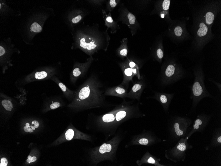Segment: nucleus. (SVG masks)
<instances>
[{
    "label": "nucleus",
    "mask_w": 221,
    "mask_h": 166,
    "mask_svg": "<svg viewBox=\"0 0 221 166\" xmlns=\"http://www.w3.org/2000/svg\"><path fill=\"white\" fill-rule=\"evenodd\" d=\"M185 28L182 25H178L176 26L174 29V33L177 38H182L184 37L185 31Z\"/></svg>",
    "instance_id": "6ab92c4d"
},
{
    "label": "nucleus",
    "mask_w": 221,
    "mask_h": 166,
    "mask_svg": "<svg viewBox=\"0 0 221 166\" xmlns=\"http://www.w3.org/2000/svg\"><path fill=\"white\" fill-rule=\"evenodd\" d=\"M1 103L2 107L7 111L11 112L13 109V104L10 100L4 99L2 100Z\"/></svg>",
    "instance_id": "aec40b11"
},
{
    "label": "nucleus",
    "mask_w": 221,
    "mask_h": 166,
    "mask_svg": "<svg viewBox=\"0 0 221 166\" xmlns=\"http://www.w3.org/2000/svg\"><path fill=\"white\" fill-rule=\"evenodd\" d=\"M56 73L55 70L52 69L49 70L37 71L33 74L29 75L20 81L21 84H26L30 83L41 80L51 79Z\"/></svg>",
    "instance_id": "1a4fd4ad"
},
{
    "label": "nucleus",
    "mask_w": 221,
    "mask_h": 166,
    "mask_svg": "<svg viewBox=\"0 0 221 166\" xmlns=\"http://www.w3.org/2000/svg\"><path fill=\"white\" fill-rule=\"evenodd\" d=\"M208 81H209L210 82H212V83H213L214 84L216 85V86H217L218 88L220 90V91L221 92V83H218L211 78H210L208 79Z\"/></svg>",
    "instance_id": "bb28decb"
},
{
    "label": "nucleus",
    "mask_w": 221,
    "mask_h": 166,
    "mask_svg": "<svg viewBox=\"0 0 221 166\" xmlns=\"http://www.w3.org/2000/svg\"><path fill=\"white\" fill-rule=\"evenodd\" d=\"M216 12L213 9H209L206 11L203 16V20L207 25L211 26L214 22Z\"/></svg>",
    "instance_id": "4468645a"
},
{
    "label": "nucleus",
    "mask_w": 221,
    "mask_h": 166,
    "mask_svg": "<svg viewBox=\"0 0 221 166\" xmlns=\"http://www.w3.org/2000/svg\"><path fill=\"white\" fill-rule=\"evenodd\" d=\"M99 28L97 24L89 25L83 22L76 30L75 48L91 57L104 47L106 42L108 43L109 38L107 32H100Z\"/></svg>",
    "instance_id": "f03ea898"
},
{
    "label": "nucleus",
    "mask_w": 221,
    "mask_h": 166,
    "mask_svg": "<svg viewBox=\"0 0 221 166\" xmlns=\"http://www.w3.org/2000/svg\"><path fill=\"white\" fill-rule=\"evenodd\" d=\"M127 51L126 49H122L119 51V54L122 57H125L127 56Z\"/></svg>",
    "instance_id": "72a5a7b5"
},
{
    "label": "nucleus",
    "mask_w": 221,
    "mask_h": 166,
    "mask_svg": "<svg viewBox=\"0 0 221 166\" xmlns=\"http://www.w3.org/2000/svg\"><path fill=\"white\" fill-rule=\"evenodd\" d=\"M109 5L110 8H114L117 6V1L115 0H110L109 2Z\"/></svg>",
    "instance_id": "c756f323"
},
{
    "label": "nucleus",
    "mask_w": 221,
    "mask_h": 166,
    "mask_svg": "<svg viewBox=\"0 0 221 166\" xmlns=\"http://www.w3.org/2000/svg\"><path fill=\"white\" fill-rule=\"evenodd\" d=\"M156 54L158 59L161 60L164 57V53L161 48H158L156 51Z\"/></svg>",
    "instance_id": "393cba45"
},
{
    "label": "nucleus",
    "mask_w": 221,
    "mask_h": 166,
    "mask_svg": "<svg viewBox=\"0 0 221 166\" xmlns=\"http://www.w3.org/2000/svg\"><path fill=\"white\" fill-rule=\"evenodd\" d=\"M178 150L181 151H184L186 149L187 147L185 143H182L178 145L177 147Z\"/></svg>",
    "instance_id": "cd10ccee"
},
{
    "label": "nucleus",
    "mask_w": 221,
    "mask_h": 166,
    "mask_svg": "<svg viewBox=\"0 0 221 166\" xmlns=\"http://www.w3.org/2000/svg\"><path fill=\"white\" fill-rule=\"evenodd\" d=\"M125 134V132H118L111 139L90 149L88 157L90 162L96 165L104 161H116L117 151Z\"/></svg>",
    "instance_id": "7ed1b4c3"
},
{
    "label": "nucleus",
    "mask_w": 221,
    "mask_h": 166,
    "mask_svg": "<svg viewBox=\"0 0 221 166\" xmlns=\"http://www.w3.org/2000/svg\"><path fill=\"white\" fill-rule=\"evenodd\" d=\"M58 85L63 93L68 99L72 100H74L75 95V91L69 89L56 76H54L51 79Z\"/></svg>",
    "instance_id": "9b49d317"
},
{
    "label": "nucleus",
    "mask_w": 221,
    "mask_h": 166,
    "mask_svg": "<svg viewBox=\"0 0 221 166\" xmlns=\"http://www.w3.org/2000/svg\"><path fill=\"white\" fill-rule=\"evenodd\" d=\"M94 61L93 57L91 56L84 63H75L70 75V81L72 84L76 83L78 79L87 74Z\"/></svg>",
    "instance_id": "0eeeda50"
},
{
    "label": "nucleus",
    "mask_w": 221,
    "mask_h": 166,
    "mask_svg": "<svg viewBox=\"0 0 221 166\" xmlns=\"http://www.w3.org/2000/svg\"><path fill=\"white\" fill-rule=\"evenodd\" d=\"M194 74L193 84L188 86L191 91L190 97L193 100L192 109H195L201 100L205 97L215 98L208 92L205 84V75L203 67V61L199 62L192 68Z\"/></svg>",
    "instance_id": "20e7f679"
},
{
    "label": "nucleus",
    "mask_w": 221,
    "mask_h": 166,
    "mask_svg": "<svg viewBox=\"0 0 221 166\" xmlns=\"http://www.w3.org/2000/svg\"><path fill=\"white\" fill-rule=\"evenodd\" d=\"M195 30V41L191 47L190 52L195 57L199 55L205 45L207 43L210 32L208 27L202 18L198 22Z\"/></svg>",
    "instance_id": "423d86ee"
},
{
    "label": "nucleus",
    "mask_w": 221,
    "mask_h": 166,
    "mask_svg": "<svg viewBox=\"0 0 221 166\" xmlns=\"http://www.w3.org/2000/svg\"><path fill=\"white\" fill-rule=\"evenodd\" d=\"M39 123L37 120L32 121V124L30 125L29 123H26L25 125L23 128L24 131L27 133H32L36 128H38L39 126Z\"/></svg>",
    "instance_id": "a211bd4d"
},
{
    "label": "nucleus",
    "mask_w": 221,
    "mask_h": 166,
    "mask_svg": "<svg viewBox=\"0 0 221 166\" xmlns=\"http://www.w3.org/2000/svg\"><path fill=\"white\" fill-rule=\"evenodd\" d=\"M217 141L218 143H221V136H220L217 138Z\"/></svg>",
    "instance_id": "e433bc0d"
},
{
    "label": "nucleus",
    "mask_w": 221,
    "mask_h": 166,
    "mask_svg": "<svg viewBox=\"0 0 221 166\" xmlns=\"http://www.w3.org/2000/svg\"><path fill=\"white\" fill-rule=\"evenodd\" d=\"M155 140L151 136L144 131L140 134L133 136L125 147L127 148L134 145L149 146L153 144Z\"/></svg>",
    "instance_id": "9d476101"
},
{
    "label": "nucleus",
    "mask_w": 221,
    "mask_h": 166,
    "mask_svg": "<svg viewBox=\"0 0 221 166\" xmlns=\"http://www.w3.org/2000/svg\"><path fill=\"white\" fill-rule=\"evenodd\" d=\"M99 85L95 75L91 74L76 91L68 107L76 111H83L100 107L104 100Z\"/></svg>",
    "instance_id": "f257e3e1"
},
{
    "label": "nucleus",
    "mask_w": 221,
    "mask_h": 166,
    "mask_svg": "<svg viewBox=\"0 0 221 166\" xmlns=\"http://www.w3.org/2000/svg\"><path fill=\"white\" fill-rule=\"evenodd\" d=\"M31 29L34 32H39L42 31V27L37 22H34L32 25Z\"/></svg>",
    "instance_id": "5701e85b"
},
{
    "label": "nucleus",
    "mask_w": 221,
    "mask_h": 166,
    "mask_svg": "<svg viewBox=\"0 0 221 166\" xmlns=\"http://www.w3.org/2000/svg\"><path fill=\"white\" fill-rule=\"evenodd\" d=\"M37 160V157H31V155H29L27 157V162L29 163L34 162L36 161Z\"/></svg>",
    "instance_id": "c85d7f7f"
},
{
    "label": "nucleus",
    "mask_w": 221,
    "mask_h": 166,
    "mask_svg": "<svg viewBox=\"0 0 221 166\" xmlns=\"http://www.w3.org/2000/svg\"><path fill=\"white\" fill-rule=\"evenodd\" d=\"M137 72V70L136 69H134V70H133V72L134 73H135Z\"/></svg>",
    "instance_id": "4c0bfd02"
},
{
    "label": "nucleus",
    "mask_w": 221,
    "mask_h": 166,
    "mask_svg": "<svg viewBox=\"0 0 221 166\" xmlns=\"http://www.w3.org/2000/svg\"><path fill=\"white\" fill-rule=\"evenodd\" d=\"M73 139H78L91 142L92 141L91 136L77 130L74 127L70 128L66 131L55 142L54 144H59L66 141Z\"/></svg>",
    "instance_id": "6e6552de"
},
{
    "label": "nucleus",
    "mask_w": 221,
    "mask_h": 166,
    "mask_svg": "<svg viewBox=\"0 0 221 166\" xmlns=\"http://www.w3.org/2000/svg\"><path fill=\"white\" fill-rule=\"evenodd\" d=\"M6 52L5 49L1 46H0V56L1 57Z\"/></svg>",
    "instance_id": "f704fd0d"
},
{
    "label": "nucleus",
    "mask_w": 221,
    "mask_h": 166,
    "mask_svg": "<svg viewBox=\"0 0 221 166\" xmlns=\"http://www.w3.org/2000/svg\"><path fill=\"white\" fill-rule=\"evenodd\" d=\"M127 18L130 24L133 25L135 24L136 18L134 15L131 13H129L127 14Z\"/></svg>",
    "instance_id": "a878e982"
},
{
    "label": "nucleus",
    "mask_w": 221,
    "mask_h": 166,
    "mask_svg": "<svg viewBox=\"0 0 221 166\" xmlns=\"http://www.w3.org/2000/svg\"><path fill=\"white\" fill-rule=\"evenodd\" d=\"M141 85L139 84H136L132 88V91L134 93H136L141 89Z\"/></svg>",
    "instance_id": "7c9ffc66"
},
{
    "label": "nucleus",
    "mask_w": 221,
    "mask_h": 166,
    "mask_svg": "<svg viewBox=\"0 0 221 166\" xmlns=\"http://www.w3.org/2000/svg\"><path fill=\"white\" fill-rule=\"evenodd\" d=\"M102 12L104 15V17L105 25L108 27V28H110L112 30H113V32H114L115 31V29L118 27V25H117V23L115 22L113 20L110 13L107 15L103 11H102Z\"/></svg>",
    "instance_id": "dca6fc26"
},
{
    "label": "nucleus",
    "mask_w": 221,
    "mask_h": 166,
    "mask_svg": "<svg viewBox=\"0 0 221 166\" xmlns=\"http://www.w3.org/2000/svg\"><path fill=\"white\" fill-rule=\"evenodd\" d=\"M170 1V0H165L162 4V7L165 11H167L169 9Z\"/></svg>",
    "instance_id": "b1692460"
},
{
    "label": "nucleus",
    "mask_w": 221,
    "mask_h": 166,
    "mask_svg": "<svg viewBox=\"0 0 221 166\" xmlns=\"http://www.w3.org/2000/svg\"><path fill=\"white\" fill-rule=\"evenodd\" d=\"M135 66V64L134 62H131L130 63V67L133 68Z\"/></svg>",
    "instance_id": "c9c22d12"
},
{
    "label": "nucleus",
    "mask_w": 221,
    "mask_h": 166,
    "mask_svg": "<svg viewBox=\"0 0 221 166\" xmlns=\"http://www.w3.org/2000/svg\"><path fill=\"white\" fill-rule=\"evenodd\" d=\"M125 93L126 90L124 88L118 86L108 90L105 95L123 97H125Z\"/></svg>",
    "instance_id": "2eb2a0df"
},
{
    "label": "nucleus",
    "mask_w": 221,
    "mask_h": 166,
    "mask_svg": "<svg viewBox=\"0 0 221 166\" xmlns=\"http://www.w3.org/2000/svg\"><path fill=\"white\" fill-rule=\"evenodd\" d=\"M133 69H132L128 68L125 70L124 73L127 76H131L132 74Z\"/></svg>",
    "instance_id": "473e14b6"
},
{
    "label": "nucleus",
    "mask_w": 221,
    "mask_h": 166,
    "mask_svg": "<svg viewBox=\"0 0 221 166\" xmlns=\"http://www.w3.org/2000/svg\"><path fill=\"white\" fill-rule=\"evenodd\" d=\"M127 116V112L125 109H117L115 115V127L116 130L120 125L125 121Z\"/></svg>",
    "instance_id": "ddd939ff"
},
{
    "label": "nucleus",
    "mask_w": 221,
    "mask_h": 166,
    "mask_svg": "<svg viewBox=\"0 0 221 166\" xmlns=\"http://www.w3.org/2000/svg\"><path fill=\"white\" fill-rule=\"evenodd\" d=\"M161 17L162 18H163L165 17V15L164 14H162L161 15Z\"/></svg>",
    "instance_id": "58836bf2"
},
{
    "label": "nucleus",
    "mask_w": 221,
    "mask_h": 166,
    "mask_svg": "<svg viewBox=\"0 0 221 166\" xmlns=\"http://www.w3.org/2000/svg\"><path fill=\"white\" fill-rule=\"evenodd\" d=\"M1 4H0V8H1Z\"/></svg>",
    "instance_id": "ea45409f"
},
{
    "label": "nucleus",
    "mask_w": 221,
    "mask_h": 166,
    "mask_svg": "<svg viewBox=\"0 0 221 166\" xmlns=\"http://www.w3.org/2000/svg\"><path fill=\"white\" fill-rule=\"evenodd\" d=\"M8 162L6 158H2L1 160V166H6L8 165Z\"/></svg>",
    "instance_id": "2f4dec72"
},
{
    "label": "nucleus",
    "mask_w": 221,
    "mask_h": 166,
    "mask_svg": "<svg viewBox=\"0 0 221 166\" xmlns=\"http://www.w3.org/2000/svg\"><path fill=\"white\" fill-rule=\"evenodd\" d=\"M62 106H63V104H62L61 102L58 100L52 101L51 104H49L47 110H54Z\"/></svg>",
    "instance_id": "412c9836"
},
{
    "label": "nucleus",
    "mask_w": 221,
    "mask_h": 166,
    "mask_svg": "<svg viewBox=\"0 0 221 166\" xmlns=\"http://www.w3.org/2000/svg\"><path fill=\"white\" fill-rule=\"evenodd\" d=\"M160 159L153 157L149 152H147L144 155L141 159L138 160L136 163L138 166H140L144 164H151L156 166H163L159 163Z\"/></svg>",
    "instance_id": "f8f14e48"
},
{
    "label": "nucleus",
    "mask_w": 221,
    "mask_h": 166,
    "mask_svg": "<svg viewBox=\"0 0 221 166\" xmlns=\"http://www.w3.org/2000/svg\"><path fill=\"white\" fill-rule=\"evenodd\" d=\"M178 122H175L174 125L175 131L178 136H180L183 134V132L180 129V124H179V117H177Z\"/></svg>",
    "instance_id": "4be33fe9"
},
{
    "label": "nucleus",
    "mask_w": 221,
    "mask_h": 166,
    "mask_svg": "<svg viewBox=\"0 0 221 166\" xmlns=\"http://www.w3.org/2000/svg\"><path fill=\"white\" fill-rule=\"evenodd\" d=\"M174 95V94L167 95L164 94H160L159 95H158L157 97H159L160 102L165 107V109H166Z\"/></svg>",
    "instance_id": "f3484780"
},
{
    "label": "nucleus",
    "mask_w": 221,
    "mask_h": 166,
    "mask_svg": "<svg viewBox=\"0 0 221 166\" xmlns=\"http://www.w3.org/2000/svg\"><path fill=\"white\" fill-rule=\"evenodd\" d=\"M170 62L165 70V84H174L189 77L188 72L178 61L177 58L172 59Z\"/></svg>",
    "instance_id": "39448f33"
}]
</instances>
